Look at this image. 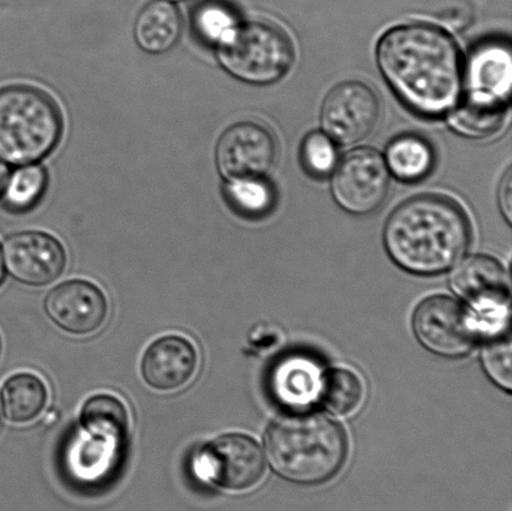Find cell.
<instances>
[{
	"mask_svg": "<svg viewBox=\"0 0 512 511\" xmlns=\"http://www.w3.org/2000/svg\"><path fill=\"white\" fill-rule=\"evenodd\" d=\"M0 395L5 418L14 424L32 423L44 412L49 399L47 385L33 373L13 375Z\"/></svg>",
	"mask_w": 512,
	"mask_h": 511,
	"instance_id": "obj_20",
	"label": "cell"
},
{
	"mask_svg": "<svg viewBox=\"0 0 512 511\" xmlns=\"http://www.w3.org/2000/svg\"><path fill=\"white\" fill-rule=\"evenodd\" d=\"M199 355L194 344L180 335H167L150 344L142 359L144 382L159 392H174L197 373Z\"/></svg>",
	"mask_w": 512,
	"mask_h": 511,
	"instance_id": "obj_16",
	"label": "cell"
},
{
	"mask_svg": "<svg viewBox=\"0 0 512 511\" xmlns=\"http://www.w3.org/2000/svg\"><path fill=\"white\" fill-rule=\"evenodd\" d=\"M224 195L235 213L249 219L265 217L274 209L276 202L273 185L266 178L227 182Z\"/></svg>",
	"mask_w": 512,
	"mask_h": 511,
	"instance_id": "obj_24",
	"label": "cell"
},
{
	"mask_svg": "<svg viewBox=\"0 0 512 511\" xmlns=\"http://www.w3.org/2000/svg\"><path fill=\"white\" fill-rule=\"evenodd\" d=\"M48 318L69 334L89 335L107 322L109 303L103 290L88 280H68L50 290L44 300Z\"/></svg>",
	"mask_w": 512,
	"mask_h": 511,
	"instance_id": "obj_15",
	"label": "cell"
},
{
	"mask_svg": "<svg viewBox=\"0 0 512 511\" xmlns=\"http://www.w3.org/2000/svg\"><path fill=\"white\" fill-rule=\"evenodd\" d=\"M380 119L378 95L368 84L349 80L330 90L321 107L324 133L341 145L368 138Z\"/></svg>",
	"mask_w": 512,
	"mask_h": 511,
	"instance_id": "obj_10",
	"label": "cell"
},
{
	"mask_svg": "<svg viewBox=\"0 0 512 511\" xmlns=\"http://www.w3.org/2000/svg\"><path fill=\"white\" fill-rule=\"evenodd\" d=\"M48 173L42 165H20L4 185L2 203L12 213H27L37 207L48 188Z\"/></svg>",
	"mask_w": 512,
	"mask_h": 511,
	"instance_id": "obj_22",
	"label": "cell"
},
{
	"mask_svg": "<svg viewBox=\"0 0 512 511\" xmlns=\"http://www.w3.org/2000/svg\"><path fill=\"white\" fill-rule=\"evenodd\" d=\"M324 374L321 365L308 355H286L269 373V393L281 407H308L319 399Z\"/></svg>",
	"mask_w": 512,
	"mask_h": 511,
	"instance_id": "obj_17",
	"label": "cell"
},
{
	"mask_svg": "<svg viewBox=\"0 0 512 511\" xmlns=\"http://www.w3.org/2000/svg\"><path fill=\"white\" fill-rule=\"evenodd\" d=\"M385 163L389 172L401 182H420L429 177L435 167L433 145L420 135H399L386 149Z\"/></svg>",
	"mask_w": 512,
	"mask_h": 511,
	"instance_id": "obj_19",
	"label": "cell"
},
{
	"mask_svg": "<svg viewBox=\"0 0 512 511\" xmlns=\"http://www.w3.org/2000/svg\"><path fill=\"white\" fill-rule=\"evenodd\" d=\"M182 33V15L167 0L148 3L135 19L134 39L145 53L159 55L170 52L179 43Z\"/></svg>",
	"mask_w": 512,
	"mask_h": 511,
	"instance_id": "obj_18",
	"label": "cell"
},
{
	"mask_svg": "<svg viewBox=\"0 0 512 511\" xmlns=\"http://www.w3.org/2000/svg\"><path fill=\"white\" fill-rule=\"evenodd\" d=\"M413 329L415 337L429 352L439 357L459 358L478 343L483 325L458 300L434 295L415 309Z\"/></svg>",
	"mask_w": 512,
	"mask_h": 511,
	"instance_id": "obj_7",
	"label": "cell"
},
{
	"mask_svg": "<svg viewBox=\"0 0 512 511\" xmlns=\"http://www.w3.org/2000/svg\"><path fill=\"white\" fill-rule=\"evenodd\" d=\"M5 278V270H4V260L2 249H0V285L3 284Z\"/></svg>",
	"mask_w": 512,
	"mask_h": 511,
	"instance_id": "obj_31",
	"label": "cell"
},
{
	"mask_svg": "<svg viewBox=\"0 0 512 511\" xmlns=\"http://www.w3.org/2000/svg\"><path fill=\"white\" fill-rule=\"evenodd\" d=\"M453 288L461 298L484 315L486 329L503 328L509 315V275L498 260L489 255H471L454 270Z\"/></svg>",
	"mask_w": 512,
	"mask_h": 511,
	"instance_id": "obj_11",
	"label": "cell"
},
{
	"mask_svg": "<svg viewBox=\"0 0 512 511\" xmlns=\"http://www.w3.org/2000/svg\"><path fill=\"white\" fill-rule=\"evenodd\" d=\"M63 135V115L49 94L30 85L0 89V160L27 165L47 158Z\"/></svg>",
	"mask_w": 512,
	"mask_h": 511,
	"instance_id": "obj_4",
	"label": "cell"
},
{
	"mask_svg": "<svg viewBox=\"0 0 512 511\" xmlns=\"http://www.w3.org/2000/svg\"><path fill=\"white\" fill-rule=\"evenodd\" d=\"M376 59L386 83L411 112L438 118L459 103L463 65L458 44L445 30L429 24L390 29Z\"/></svg>",
	"mask_w": 512,
	"mask_h": 511,
	"instance_id": "obj_1",
	"label": "cell"
},
{
	"mask_svg": "<svg viewBox=\"0 0 512 511\" xmlns=\"http://www.w3.org/2000/svg\"><path fill=\"white\" fill-rule=\"evenodd\" d=\"M8 179V169L5 167V164L0 160V194H2L4 185L7 183Z\"/></svg>",
	"mask_w": 512,
	"mask_h": 511,
	"instance_id": "obj_30",
	"label": "cell"
},
{
	"mask_svg": "<svg viewBox=\"0 0 512 511\" xmlns=\"http://www.w3.org/2000/svg\"><path fill=\"white\" fill-rule=\"evenodd\" d=\"M167 2L178 3V2H185V0H167Z\"/></svg>",
	"mask_w": 512,
	"mask_h": 511,
	"instance_id": "obj_32",
	"label": "cell"
},
{
	"mask_svg": "<svg viewBox=\"0 0 512 511\" xmlns=\"http://www.w3.org/2000/svg\"><path fill=\"white\" fill-rule=\"evenodd\" d=\"M389 187L385 159L371 148H358L346 154L331 182L335 202L355 215L376 212L388 197Z\"/></svg>",
	"mask_w": 512,
	"mask_h": 511,
	"instance_id": "obj_8",
	"label": "cell"
},
{
	"mask_svg": "<svg viewBox=\"0 0 512 511\" xmlns=\"http://www.w3.org/2000/svg\"><path fill=\"white\" fill-rule=\"evenodd\" d=\"M463 83L464 102L508 112L512 83L510 45L503 40L479 44L466 62Z\"/></svg>",
	"mask_w": 512,
	"mask_h": 511,
	"instance_id": "obj_13",
	"label": "cell"
},
{
	"mask_svg": "<svg viewBox=\"0 0 512 511\" xmlns=\"http://www.w3.org/2000/svg\"><path fill=\"white\" fill-rule=\"evenodd\" d=\"M80 427L98 430L124 440H129L130 415L128 408L112 394H97L84 403L80 413Z\"/></svg>",
	"mask_w": 512,
	"mask_h": 511,
	"instance_id": "obj_23",
	"label": "cell"
},
{
	"mask_svg": "<svg viewBox=\"0 0 512 511\" xmlns=\"http://www.w3.org/2000/svg\"><path fill=\"white\" fill-rule=\"evenodd\" d=\"M239 19L230 4L223 0H205L192 15V27L200 42L217 48L238 28Z\"/></svg>",
	"mask_w": 512,
	"mask_h": 511,
	"instance_id": "obj_25",
	"label": "cell"
},
{
	"mask_svg": "<svg viewBox=\"0 0 512 511\" xmlns=\"http://www.w3.org/2000/svg\"><path fill=\"white\" fill-rule=\"evenodd\" d=\"M468 214L454 199L421 194L391 213L384 229L386 252L405 272L436 275L463 259L471 243Z\"/></svg>",
	"mask_w": 512,
	"mask_h": 511,
	"instance_id": "obj_2",
	"label": "cell"
},
{
	"mask_svg": "<svg viewBox=\"0 0 512 511\" xmlns=\"http://www.w3.org/2000/svg\"><path fill=\"white\" fill-rule=\"evenodd\" d=\"M278 158L273 133L256 122H239L225 130L215 149L220 175L227 180L266 178Z\"/></svg>",
	"mask_w": 512,
	"mask_h": 511,
	"instance_id": "obj_9",
	"label": "cell"
},
{
	"mask_svg": "<svg viewBox=\"0 0 512 511\" xmlns=\"http://www.w3.org/2000/svg\"><path fill=\"white\" fill-rule=\"evenodd\" d=\"M512 179H511V169L506 172L503 178V182L500 185V194L499 200L501 209H503L504 217L511 223V213H512Z\"/></svg>",
	"mask_w": 512,
	"mask_h": 511,
	"instance_id": "obj_29",
	"label": "cell"
},
{
	"mask_svg": "<svg viewBox=\"0 0 512 511\" xmlns=\"http://www.w3.org/2000/svg\"><path fill=\"white\" fill-rule=\"evenodd\" d=\"M127 445L128 440L78 425L64 444V473L80 488L102 487L118 472Z\"/></svg>",
	"mask_w": 512,
	"mask_h": 511,
	"instance_id": "obj_12",
	"label": "cell"
},
{
	"mask_svg": "<svg viewBox=\"0 0 512 511\" xmlns=\"http://www.w3.org/2000/svg\"><path fill=\"white\" fill-rule=\"evenodd\" d=\"M301 162L306 172L313 177H326L333 172L338 162L333 140L323 132L310 133L301 145Z\"/></svg>",
	"mask_w": 512,
	"mask_h": 511,
	"instance_id": "obj_27",
	"label": "cell"
},
{
	"mask_svg": "<svg viewBox=\"0 0 512 511\" xmlns=\"http://www.w3.org/2000/svg\"><path fill=\"white\" fill-rule=\"evenodd\" d=\"M2 253L7 272L29 287H44L55 282L67 267L63 244L53 235L37 230L10 235Z\"/></svg>",
	"mask_w": 512,
	"mask_h": 511,
	"instance_id": "obj_14",
	"label": "cell"
},
{
	"mask_svg": "<svg viewBox=\"0 0 512 511\" xmlns=\"http://www.w3.org/2000/svg\"><path fill=\"white\" fill-rule=\"evenodd\" d=\"M0 352H2V339H0Z\"/></svg>",
	"mask_w": 512,
	"mask_h": 511,
	"instance_id": "obj_33",
	"label": "cell"
},
{
	"mask_svg": "<svg viewBox=\"0 0 512 511\" xmlns=\"http://www.w3.org/2000/svg\"><path fill=\"white\" fill-rule=\"evenodd\" d=\"M0 424H2V417H0Z\"/></svg>",
	"mask_w": 512,
	"mask_h": 511,
	"instance_id": "obj_34",
	"label": "cell"
},
{
	"mask_svg": "<svg viewBox=\"0 0 512 511\" xmlns=\"http://www.w3.org/2000/svg\"><path fill=\"white\" fill-rule=\"evenodd\" d=\"M219 63L234 78L254 85L279 82L294 65L288 34L268 22L239 24L217 47Z\"/></svg>",
	"mask_w": 512,
	"mask_h": 511,
	"instance_id": "obj_5",
	"label": "cell"
},
{
	"mask_svg": "<svg viewBox=\"0 0 512 511\" xmlns=\"http://www.w3.org/2000/svg\"><path fill=\"white\" fill-rule=\"evenodd\" d=\"M193 473L202 482L228 492H247L264 478V453L248 435L225 434L194 454Z\"/></svg>",
	"mask_w": 512,
	"mask_h": 511,
	"instance_id": "obj_6",
	"label": "cell"
},
{
	"mask_svg": "<svg viewBox=\"0 0 512 511\" xmlns=\"http://www.w3.org/2000/svg\"><path fill=\"white\" fill-rule=\"evenodd\" d=\"M365 398L364 380L353 370L339 368L324 374L319 399L331 413L349 417L363 408Z\"/></svg>",
	"mask_w": 512,
	"mask_h": 511,
	"instance_id": "obj_21",
	"label": "cell"
},
{
	"mask_svg": "<svg viewBox=\"0 0 512 511\" xmlns=\"http://www.w3.org/2000/svg\"><path fill=\"white\" fill-rule=\"evenodd\" d=\"M266 453L279 477L300 485L328 482L344 467V429L321 414L285 415L266 433Z\"/></svg>",
	"mask_w": 512,
	"mask_h": 511,
	"instance_id": "obj_3",
	"label": "cell"
},
{
	"mask_svg": "<svg viewBox=\"0 0 512 511\" xmlns=\"http://www.w3.org/2000/svg\"><path fill=\"white\" fill-rule=\"evenodd\" d=\"M449 124L455 133L470 139H484L499 132L508 112L463 102L449 112Z\"/></svg>",
	"mask_w": 512,
	"mask_h": 511,
	"instance_id": "obj_26",
	"label": "cell"
},
{
	"mask_svg": "<svg viewBox=\"0 0 512 511\" xmlns=\"http://www.w3.org/2000/svg\"><path fill=\"white\" fill-rule=\"evenodd\" d=\"M481 359H483V367L490 379L501 389L511 392V342L509 334H506V337H495L486 344Z\"/></svg>",
	"mask_w": 512,
	"mask_h": 511,
	"instance_id": "obj_28",
	"label": "cell"
}]
</instances>
